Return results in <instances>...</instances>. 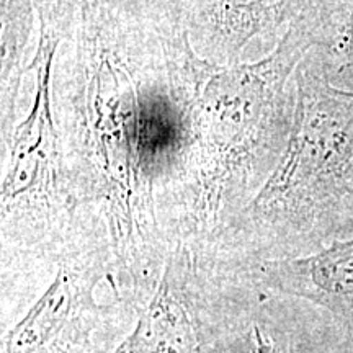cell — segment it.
<instances>
[{
    "instance_id": "cell-1",
    "label": "cell",
    "mask_w": 353,
    "mask_h": 353,
    "mask_svg": "<svg viewBox=\"0 0 353 353\" xmlns=\"http://www.w3.org/2000/svg\"><path fill=\"white\" fill-rule=\"evenodd\" d=\"M182 26L164 0H77L54 64L56 120L82 211L107 229L141 307L157 288L183 192L172 48Z\"/></svg>"
},
{
    "instance_id": "cell-2",
    "label": "cell",
    "mask_w": 353,
    "mask_h": 353,
    "mask_svg": "<svg viewBox=\"0 0 353 353\" xmlns=\"http://www.w3.org/2000/svg\"><path fill=\"white\" fill-rule=\"evenodd\" d=\"M316 44L306 15L257 59L218 64L180 26L172 82L182 126L183 192L175 242L214 262L224 232L276 169L290 138L288 85Z\"/></svg>"
},
{
    "instance_id": "cell-3",
    "label": "cell",
    "mask_w": 353,
    "mask_h": 353,
    "mask_svg": "<svg viewBox=\"0 0 353 353\" xmlns=\"http://www.w3.org/2000/svg\"><path fill=\"white\" fill-rule=\"evenodd\" d=\"M290 138L276 169L224 232L223 268L294 257V247L329 219L353 164V92L335 87L322 65L294 72Z\"/></svg>"
},
{
    "instance_id": "cell-4",
    "label": "cell",
    "mask_w": 353,
    "mask_h": 353,
    "mask_svg": "<svg viewBox=\"0 0 353 353\" xmlns=\"http://www.w3.org/2000/svg\"><path fill=\"white\" fill-rule=\"evenodd\" d=\"M34 6L38 39L28 68L34 76L32 103L2 148L8 151L0 188L2 265L48 259L83 214L54 107L56 57L72 26L77 0H34Z\"/></svg>"
},
{
    "instance_id": "cell-5",
    "label": "cell",
    "mask_w": 353,
    "mask_h": 353,
    "mask_svg": "<svg viewBox=\"0 0 353 353\" xmlns=\"http://www.w3.org/2000/svg\"><path fill=\"white\" fill-rule=\"evenodd\" d=\"M46 260L50 283L3 332L2 353H112L143 307L130 294L99 299V290L123 286L101 221L83 211L68 239L41 262Z\"/></svg>"
},
{
    "instance_id": "cell-6",
    "label": "cell",
    "mask_w": 353,
    "mask_h": 353,
    "mask_svg": "<svg viewBox=\"0 0 353 353\" xmlns=\"http://www.w3.org/2000/svg\"><path fill=\"white\" fill-rule=\"evenodd\" d=\"M223 272L176 241L154 294L112 353H208Z\"/></svg>"
},
{
    "instance_id": "cell-7",
    "label": "cell",
    "mask_w": 353,
    "mask_h": 353,
    "mask_svg": "<svg viewBox=\"0 0 353 353\" xmlns=\"http://www.w3.org/2000/svg\"><path fill=\"white\" fill-rule=\"evenodd\" d=\"M200 56L218 64L247 61L252 48L276 46L306 10V0H164Z\"/></svg>"
},
{
    "instance_id": "cell-8",
    "label": "cell",
    "mask_w": 353,
    "mask_h": 353,
    "mask_svg": "<svg viewBox=\"0 0 353 353\" xmlns=\"http://www.w3.org/2000/svg\"><path fill=\"white\" fill-rule=\"evenodd\" d=\"M221 270L263 291L319 307L353 330V239L335 241L303 257L263 260Z\"/></svg>"
},
{
    "instance_id": "cell-9",
    "label": "cell",
    "mask_w": 353,
    "mask_h": 353,
    "mask_svg": "<svg viewBox=\"0 0 353 353\" xmlns=\"http://www.w3.org/2000/svg\"><path fill=\"white\" fill-rule=\"evenodd\" d=\"M223 272L208 353H309L290 316V298Z\"/></svg>"
},
{
    "instance_id": "cell-10",
    "label": "cell",
    "mask_w": 353,
    "mask_h": 353,
    "mask_svg": "<svg viewBox=\"0 0 353 353\" xmlns=\"http://www.w3.org/2000/svg\"><path fill=\"white\" fill-rule=\"evenodd\" d=\"M0 126L2 148L19 123V99L30 63H26L34 25V0H0Z\"/></svg>"
}]
</instances>
